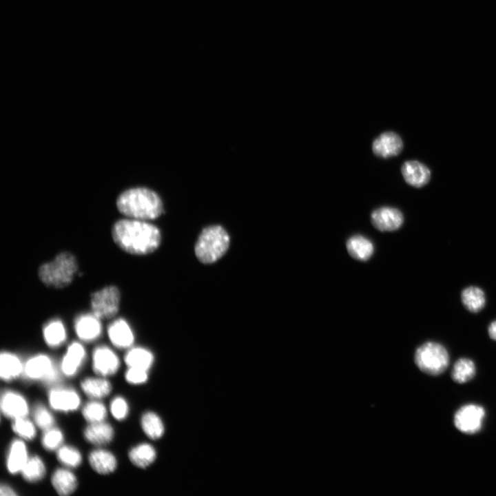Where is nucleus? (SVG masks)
Wrapping results in <instances>:
<instances>
[{"label":"nucleus","instance_id":"aec40b11","mask_svg":"<svg viewBox=\"0 0 496 496\" xmlns=\"http://www.w3.org/2000/svg\"><path fill=\"white\" fill-rule=\"evenodd\" d=\"M51 482L57 493L62 496L72 494L77 487L76 476L67 469L56 470L52 476Z\"/></svg>","mask_w":496,"mask_h":496},{"label":"nucleus","instance_id":"f257e3e1","mask_svg":"<svg viewBox=\"0 0 496 496\" xmlns=\"http://www.w3.org/2000/svg\"><path fill=\"white\" fill-rule=\"evenodd\" d=\"M112 236L119 248L135 255L152 253L161 241V231L157 227L147 220L130 218L114 224Z\"/></svg>","mask_w":496,"mask_h":496},{"label":"nucleus","instance_id":"c85d7f7f","mask_svg":"<svg viewBox=\"0 0 496 496\" xmlns=\"http://www.w3.org/2000/svg\"><path fill=\"white\" fill-rule=\"evenodd\" d=\"M475 373L474 362L468 358H460L453 365L451 378L455 382L463 384L471 380Z\"/></svg>","mask_w":496,"mask_h":496},{"label":"nucleus","instance_id":"1a4fd4ad","mask_svg":"<svg viewBox=\"0 0 496 496\" xmlns=\"http://www.w3.org/2000/svg\"><path fill=\"white\" fill-rule=\"evenodd\" d=\"M371 220L377 229L381 231H392L402 226L404 218L402 212L397 209L382 207L371 213Z\"/></svg>","mask_w":496,"mask_h":496},{"label":"nucleus","instance_id":"72a5a7b5","mask_svg":"<svg viewBox=\"0 0 496 496\" xmlns=\"http://www.w3.org/2000/svg\"><path fill=\"white\" fill-rule=\"evenodd\" d=\"M12 427L16 434L25 440H30L36 435L34 424L25 417L14 420Z\"/></svg>","mask_w":496,"mask_h":496},{"label":"nucleus","instance_id":"473e14b6","mask_svg":"<svg viewBox=\"0 0 496 496\" xmlns=\"http://www.w3.org/2000/svg\"><path fill=\"white\" fill-rule=\"evenodd\" d=\"M56 456L60 462L68 467H77L81 462V453L72 446H65L59 448Z\"/></svg>","mask_w":496,"mask_h":496},{"label":"nucleus","instance_id":"ddd939ff","mask_svg":"<svg viewBox=\"0 0 496 496\" xmlns=\"http://www.w3.org/2000/svg\"><path fill=\"white\" fill-rule=\"evenodd\" d=\"M402 174L405 181L415 187H422L431 178L429 169L417 161H406L402 166Z\"/></svg>","mask_w":496,"mask_h":496},{"label":"nucleus","instance_id":"2eb2a0df","mask_svg":"<svg viewBox=\"0 0 496 496\" xmlns=\"http://www.w3.org/2000/svg\"><path fill=\"white\" fill-rule=\"evenodd\" d=\"M51 406L56 410L70 411L76 409L80 404L79 395L73 390L54 389L49 395Z\"/></svg>","mask_w":496,"mask_h":496},{"label":"nucleus","instance_id":"0eeeda50","mask_svg":"<svg viewBox=\"0 0 496 496\" xmlns=\"http://www.w3.org/2000/svg\"><path fill=\"white\" fill-rule=\"evenodd\" d=\"M485 416L484 408L477 404H466L459 409L454 415V424L461 432L474 434L482 428Z\"/></svg>","mask_w":496,"mask_h":496},{"label":"nucleus","instance_id":"7ed1b4c3","mask_svg":"<svg viewBox=\"0 0 496 496\" xmlns=\"http://www.w3.org/2000/svg\"><path fill=\"white\" fill-rule=\"evenodd\" d=\"M78 270L76 257L70 252L59 253L52 260L42 264L38 270L39 278L46 286L61 289L69 285Z\"/></svg>","mask_w":496,"mask_h":496},{"label":"nucleus","instance_id":"7c9ffc66","mask_svg":"<svg viewBox=\"0 0 496 496\" xmlns=\"http://www.w3.org/2000/svg\"><path fill=\"white\" fill-rule=\"evenodd\" d=\"M141 426L146 435L152 440L160 438L164 433L163 424L154 413H145L141 418Z\"/></svg>","mask_w":496,"mask_h":496},{"label":"nucleus","instance_id":"f8f14e48","mask_svg":"<svg viewBox=\"0 0 496 496\" xmlns=\"http://www.w3.org/2000/svg\"><path fill=\"white\" fill-rule=\"evenodd\" d=\"M1 410L5 416L15 420L26 416L28 406L23 396L10 391L1 395Z\"/></svg>","mask_w":496,"mask_h":496},{"label":"nucleus","instance_id":"58836bf2","mask_svg":"<svg viewBox=\"0 0 496 496\" xmlns=\"http://www.w3.org/2000/svg\"><path fill=\"white\" fill-rule=\"evenodd\" d=\"M0 495L2 496L16 495V493L9 486L1 485L0 488Z\"/></svg>","mask_w":496,"mask_h":496},{"label":"nucleus","instance_id":"20e7f679","mask_svg":"<svg viewBox=\"0 0 496 496\" xmlns=\"http://www.w3.org/2000/svg\"><path fill=\"white\" fill-rule=\"evenodd\" d=\"M229 242V236L222 226H209L202 231L198 238L196 256L203 263H213L225 254Z\"/></svg>","mask_w":496,"mask_h":496},{"label":"nucleus","instance_id":"a211bd4d","mask_svg":"<svg viewBox=\"0 0 496 496\" xmlns=\"http://www.w3.org/2000/svg\"><path fill=\"white\" fill-rule=\"evenodd\" d=\"M88 459L92 468L99 474L105 475L113 472L117 464L114 455L103 449L92 451Z\"/></svg>","mask_w":496,"mask_h":496},{"label":"nucleus","instance_id":"c756f323","mask_svg":"<svg viewBox=\"0 0 496 496\" xmlns=\"http://www.w3.org/2000/svg\"><path fill=\"white\" fill-rule=\"evenodd\" d=\"M23 479L29 482H39L45 474V467L38 456H33L28 459L21 471Z\"/></svg>","mask_w":496,"mask_h":496},{"label":"nucleus","instance_id":"f03ea898","mask_svg":"<svg viewBox=\"0 0 496 496\" xmlns=\"http://www.w3.org/2000/svg\"><path fill=\"white\" fill-rule=\"evenodd\" d=\"M118 210L126 217L142 220H154L163 211L160 196L146 187H134L122 192L117 198Z\"/></svg>","mask_w":496,"mask_h":496},{"label":"nucleus","instance_id":"412c9836","mask_svg":"<svg viewBox=\"0 0 496 496\" xmlns=\"http://www.w3.org/2000/svg\"><path fill=\"white\" fill-rule=\"evenodd\" d=\"M25 444L21 440H14L10 448L7 458V468L12 474L20 473L28 460Z\"/></svg>","mask_w":496,"mask_h":496},{"label":"nucleus","instance_id":"b1692460","mask_svg":"<svg viewBox=\"0 0 496 496\" xmlns=\"http://www.w3.org/2000/svg\"><path fill=\"white\" fill-rule=\"evenodd\" d=\"M83 392L90 398L100 399L107 396L111 391V384L103 378H88L81 383Z\"/></svg>","mask_w":496,"mask_h":496},{"label":"nucleus","instance_id":"4be33fe9","mask_svg":"<svg viewBox=\"0 0 496 496\" xmlns=\"http://www.w3.org/2000/svg\"><path fill=\"white\" fill-rule=\"evenodd\" d=\"M347 249L352 258L362 261L369 259L373 253L372 242L368 238L360 235L351 237L347 240Z\"/></svg>","mask_w":496,"mask_h":496},{"label":"nucleus","instance_id":"cd10ccee","mask_svg":"<svg viewBox=\"0 0 496 496\" xmlns=\"http://www.w3.org/2000/svg\"><path fill=\"white\" fill-rule=\"evenodd\" d=\"M43 333L45 343L51 347H59L66 338L64 325L59 320H52L45 324Z\"/></svg>","mask_w":496,"mask_h":496},{"label":"nucleus","instance_id":"423d86ee","mask_svg":"<svg viewBox=\"0 0 496 496\" xmlns=\"http://www.w3.org/2000/svg\"><path fill=\"white\" fill-rule=\"evenodd\" d=\"M121 293L117 287L110 285L91 295L90 306L92 313L100 320L114 318L119 310Z\"/></svg>","mask_w":496,"mask_h":496},{"label":"nucleus","instance_id":"6e6552de","mask_svg":"<svg viewBox=\"0 0 496 496\" xmlns=\"http://www.w3.org/2000/svg\"><path fill=\"white\" fill-rule=\"evenodd\" d=\"M25 375L33 380H42L46 382H52L57 379V372L50 358L43 354L29 359L24 366Z\"/></svg>","mask_w":496,"mask_h":496},{"label":"nucleus","instance_id":"6ab92c4d","mask_svg":"<svg viewBox=\"0 0 496 496\" xmlns=\"http://www.w3.org/2000/svg\"><path fill=\"white\" fill-rule=\"evenodd\" d=\"M85 355L83 347L78 342L71 344L63 357L61 369L66 375H73L81 364Z\"/></svg>","mask_w":496,"mask_h":496},{"label":"nucleus","instance_id":"4468645a","mask_svg":"<svg viewBox=\"0 0 496 496\" xmlns=\"http://www.w3.org/2000/svg\"><path fill=\"white\" fill-rule=\"evenodd\" d=\"M99 320L93 313L79 316L74 323V329L78 337L86 342L96 339L101 333V324Z\"/></svg>","mask_w":496,"mask_h":496},{"label":"nucleus","instance_id":"9d476101","mask_svg":"<svg viewBox=\"0 0 496 496\" xmlns=\"http://www.w3.org/2000/svg\"><path fill=\"white\" fill-rule=\"evenodd\" d=\"M403 148L400 136L393 132L381 134L373 142L372 150L378 157L386 158L399 154Z\"/></svg>","mask_w":496,"mask_h":496},{"label":"nucleus","instance_id":"9b49d317","mask_svg":"<svg viewBox=\"0 0 496 496\" xmlns=\"http://www.w3.org/2000/svg\"><path fill=\"white\" fill-rule=\"evenodd\" d=\"M93 370L101 376L113 375L119 367L116 355L107 347H99L93 352Z\"/></svg>","mask_w":496,"mask_h":496},{"label":"nucleus","instance_id":"39448f33","mask_svg":"<svg viewBox=\"0 0 496 496\" xmlns=\"http://www.w3.org/2000/svg\"><path fill=\"white\" fill-rule=\"evenodd\" d=\"M415 362L424 373L437 375L448 367L449 355L445 347L440 343L427 342L416 349Z\"/></svg>","mask_w":496,"mask_h":496},{"label":"nucleus","instance_id":"e433bc0d","mask_svg":"<svg viewBox=\"0 0 496 496\" xmlns=\"http://www.w3.org/2000/svg\"><path fill=\"white\" fill-rule=\"evenodd\" d=\"M110 411L115 419L122 420L125 419L127 415L128 406L123 397H117L112 401Z\"/></svg>","mask_w":496,"mask_h":496},{"label":"nucleus","instance_id":"dca6fc26","mask_svg":"<svg viewBox=\"0 0 496 496\" xmlns=\"http://www.w3.org/2000/svg\"><path fill=\"white\" fill-rule=\"evenodd\" d=\"M107 333L112 343L118 348H127L134 342V334L128 323L123 318L112 322Z\"/></svg>","mask_w":496,"mask_h":496},{"label":"nucleus","instance_id":"bb28decb","mask_svg":"<svg viewBox=\"0 0 496 496\" xmlns=\"http://www.w3.org/2000/svg\"><path fill=\"white\" fill-rule=\"evenodd\" d=\"M461 298L464 306L471 312H478L485 305V294L477 287H468L464 289L462 292Z\"/></svg>","mask_w":496,"mask_h":496},{"label":"nucleus","instance_id":"2f4dec72","mask_svg":"<svg viewBox=\"0 0 496 496\" xmlns=\"http://www.w3.org/2000/svg\"><path fill=\"white\" fill-rule=\"evenodd\" d=\"M82 412L84 418L90 424L103 422L107 414L105 406L98 402L86 404Z\"/></svg>","mask_w":496,"mask_h":496},{"label":"nucleus","instance_id":"ea45409f","mask_svg":"<svg viewBox=\"0 0 496 496\" xmlns=\"http://www.w3.org/2000/svg\"><path fill=\"white\" fill-rule=\"evenodd\" d=\"M489 336L491 339L496 340V320L492 322L488 329Z\"/></svg>","mask_w":496,"mask_h":496},{"label":"nucleus","instance_id":"5701e85b","mask_svg":"<svg viewBox=\"0 0 496 496\" xmlns=\"http://www.w3.org/2000/svg\"><path fill=\"white\" fill-rule=\"evenodd\" d=\"M22 370V364L17 356L8 352L1 353L0 376L2 380H14L21 374Z\"/></svg>","mask_w":496,"mask_h":496},{"label":"nucleus","instance_id":"f704fd0d","mask_svg":"<svg viewBox=\"0 0 496 496\" xmlns=\"http://www.w3.org/2000/svg\"><path fill=\"white\" fill-rule=\"evenodd\" d=\"M63 436L61 431L57 428L45 430L42 437L43 446L48 451L56 449L62 443Z\"/></svg>","mask_w":496,"mask_h":496},{"label":"nucleus","instance_id":"c9c22d12","mask_svg":"<svg viewBox=\"0 0 496 496\" xmlns=\"http://www.w3.org/2000/svg\"><path fill=\"white\" fill-rule=\"evenodd\" d=\"M34 418L36 424L42 429L48 430L52 428L54 418L51 413L42 405H37L34 411Z\"/></svg>","mask_w":496,"mask_h":496},{"label":"nucleus","instance_id":"f3484780","mask_svg":"<svg viewBox=\"0 0 496 496\" xmlns=\"http://www.w3.org/2000/svg\"><path fill=\"white\" fill-rule=\"evenodd\" d=\"M83 433L87 442L96 446L110 443L114 437L111 425L103 422L91 423L85 428Z\"/></svg>","mask_w":496,"mask_h":496},{"label":"nucleus","instance_id":"a878e982","mask_svg":"<svg viewBox=\"0 0 496 496\" xmlns=\"http://www.w3.org/2000/svg\"><path fill=\"white\" fill-rule=\"evenodd\" d=\"M131 462L140 468H145L156 458L154 448L148 444H141L132 448L128 454Z\"/></svg>","mask_w":496,"mask_h":496},{"label":"nucleus","instance_id":"393cba45","mask_svg":"<svg viewBox=\"0 0 496 496\" xmlns=\"http://www.w3.org/2000/svg\"><path fill=\"white\" fill-rule=\"evenodd\" d=\"M154 361V356L150 351L143 348H134L130 350L125 356V362L129 368L147 370Z\"/></svg>","mask_w":496,"mask_h":496},{"label":"nucleus","instance_id":"4c0bfd02","mask_svg":"<svg viewBox=\"0 0 496 496\" xmlns=\"http://www.w3.org/2000/svg\"><path fill=\"white\" fill-rule=\"evenodd\" d=\"M125 379L131 384H142L147 380V371L141 369L129 368L125 373Z\"/></svg>","mask_w":496,"mask_h":496}]
</instances>
